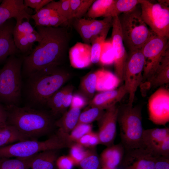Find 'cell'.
<instances>
[{"label": "cell", "mask_w": 169, "mask_h": 169, "mask_svg": "<svg viewBox=\"0 0 169 169\" xmlns=\"http://www.w3.org/2000/svg\"><path fill=\"white\" fill-rule=\"evenodd\" d=\"M36 26L40 40L23 61V71L28 77L39 71L59 67L65 59L70 39L64 27Z\"/></svg>", "instance_id": "cell-1"}, {"label": "cell", "mask_w": 169, "mask_h": 169, "mask_svg": "<svg viewBox=\"0 0 169 169\" xmlns=\"http://www.w3.org/2000/svg\"><path fill=\"white\" fill-rule=\"evenodd\" d=\"M6 125L15 127L30 140L38 138L52 132L55 120L51 112L28 107L6 105Z\"/></svg>", "instance_id": "cell-2"}, {"label": "cell", "mask_w": 169, "mask_h": 169, "mask_svg": "<svg viewBox=\"0 0 169 169\" xmlns=\"http://www.w3.org/2000/svg\"><path fill=\"white\" fill-rule=\"evenodd\" d=\"M70 73L59 67L39 71L28 77L27 94L34 104H46L50 98L71 77Z\"/></svg>", "instance_id": "cell-3"}, {"label": "cell", "mask_w": 169, "mask_h": 169, "mask_svg": "<svg viewBox=\"0 0 169 169\" xmlns=\"http://www.w3.org/2000/svg\"><path fill=\"white\" fill-rule=\"evenodd\" d=\"M74 143L70 140L69 134L58 130L44 141L28 140L0 147V158H27L47 150L70 148Z\"/></svg>", "instance_id": "cell-4"}, {"label": "cell", "mask_w": 169, "mask_h": 169, "mask_svg": "<svg viewBox=\"0 0 169 169\" xmlns=\"http://www.w3.org/2000/svg\"><path fill=\"white\" fill-rule=\"evenodd\" d=\"M121 143L125 151L144 147L141 110L128 104L119 107L117 117Z\"/></svg>", "instance_id": "cell-5"}, {"label": "cell", "mask_w": 169, "mask_h": 169, "mask_svg": "<svg viewBox=\"0 0 169 169\" xmlns=\"http://www.w3.org/2000/svg\"><path fill=\"white\" fill-rule=\"evenodd\" d=\"M22 60L10 56L0 70V102L17 104L21 99Z\"/></svg>", "instance_id": "cell-6"}, {"label": "cell", "mask_w": 169, "mask_h": 169, "mask_svg": "<svg viewBox=\"0 0 169 169\" xmlns=\"http://www.w3.org/2000/svg\"><path fill=\"white\" fill-rule=\"evenodd\" d=\"M118 18L124 43L130 51L141 49L154 34L142 20L141 11L136 7L131 12L120 15Z\"/></svg>", "instance_id": "cell-7"}, {"label": "cell", "mask_w": 169, "mask_h": 169, "mask_svg": "<svg viewBox=\"0 0 169 169\" xmlns=\"http://www.w3.org/2000/svg\"><path fill=\"white\" fill-rule=\"evenodd\" d=\"M141 0V17L156 35L169 37V0Z\"/></svg>", "instance_id": "cell-8"}, {"label": "cell", "mask_w": 169, "mask_h": 169, "mask_svg": "<svg viewBox=\"0 0 169 169\" xmlns=\"http://www.w3.org/2000/svg\"><path fill=\"white\" fill-rule=\"evenodd\" d=\"M169 37L159 36L154 34L143 46L141 50L144 57V64L142 83L146 80L148 81L153 75L162 58L169 49Z\"/></svg>", "instance_id": "cell-9"}, {"label": "cell", "mask_w": 169, "mask_h": 169, "mask_svg": "<svg viewBox=\"0 0 169 169\" xmlns=\"http://www.w3.org/2000/svg\"><path fill=\"white\" fill-rule=\"evenodd\" d=\"M144 64V57L141 49L129 51L123 75L124 85L129 94L128 105H133L136 92L142 83Z\"/></svg>", "instance_id": "cell-10"}, {"label": "cell", "mask_w": 169, "mask_h": 169, "mask_svg": "<svg viewBox=\"0 0 169 169\" xmlns=\"http://www.w3.org/2000/svg\"><path fill=\"white\" fill-rule=\"evenodd\" d=\"M149 120L157 125H165L169 121V90L161 87L149 97L148 103Z\"/></svg>", "instance_id": "cell-11"}, {"label": "cell", "mask_w": 169, "mask_h": 169, "mask_svg": "<svg viewBox=\"0 0 169 169\" xmlns=\"http://www.w3.org/2000/svg\"><path fill=\"white\" fill-rule=\"evenodd\" d=\"M111 43L115 54L114 74L121 82L123 81L124 69L128 54L125 49L118 16L113 18Z\"/></svg>", "instance_id": "cell-12"}, {"label": "cell", "mask_w": 169, "mask_h": 169, "mask_svg": "<svg viewBox=\"0 0 169 169\" xmlns=\"http://www.w3.org/2000/svg\"><path fill=\"white\" fill-rule=\"evenodd\" d=\"M157 156L145 147L125 151L120 165L122 169H155Z\"/></svg>", "instance_id": "cell-13"}, {"label": "cell", "mask_w": 169, "mask_h": 169, "mask_svg": "<svg viewBox=\"0 0 169 169\" xmlns=\"http://www.w3.org/2000/svg\"><path fill=\"white\" fill-rule=\"evenodd\" d=\"M119 107L116 105L105 110L98 120L97 132L100 144L109 146L113 145L116 133Z\"/></svg>", "instance_id": "cell-14"}, {"label": "cell", "mask_w": 169, "mask_h": 169, "mask_svg": "<svg viewBox=\"0 0 169 169\" xmlns=\"http://www.w3.org/2000/svg\"><path fill=\"white\" fill-rule=\"evenodd\" d=\"M74 90L72 85L62 87L49 100L46 105L54 116L62 115L70 106Z\"/></svg>", "instance_id": "cell-15"}, {"label": "cell", "mask_w": 169, "mask_h": 169, "mask_svg": "<svg viewBox=\"0 0 169 169\" xmlns=\"http://www.w3.org/2000/svg\"><path fill=\"white\" fill-rule=\"evenodd\" d=\"M15 25L9 19L0 26V62L17 52L13 38Z\"/></svg>", "instance_id": "cell-16"}, {"label": "cell", "mask_w": 169, "mask_h": 169, "mask_svg": "<svg viewBox=\"0 0 169 169\" xmlns=\"http://www.w3.org/2000/svg\"><path fill=\"white\" fill-rule=\"evenodd\" d=\"M127 93L124 85L116 89L101 92L90 101L89 105L105 110L120 101Z\"/></svg>", "instance_id": "cell-17"}, {"label": "cell", "mask_w": 169, "mask_h": 169, "mask_svg": "<svg viewBox=\"0 0 169 169\" xmlns=\"http://www.w3.org/2000/svg\"><path fill=\"white\" fill-rule=\"evenodd\" d=\"M91 46L90 44L77 42L69 50L71 65L74 68L82 69L89 66L92 63Z\"/></svg>", "instance_id": "cell-18"}, {"label": "cell", "mask_w": 169, "mask_h": 169, "mask_svg": "<svg viewBox=\"0 0 169 169\" xmlns=\"http://www.w3.org/2000/svg\"><path fill=\"white\" fill-rule=\"evenodd\" d=\"M23 0H4L0 5V26L8 20L28 15Z\"/></svg>", "instance_id": "cell-19"}, {"label": "cell", "mask_w": 169, "mask_h": 169, "mask_svg": "<svg viewBox=\"0 0 169 169\" xmlns=\"http://www.w3.org/2000/svg\"><path fill=\"white\" fill-rule=\"evenodd\" d=\"M125 152V149L121 142L107 147L100 156L102 168L116 169L121 165Z\"/></svg>", "instance_id": "cell-20"}, {"label": "cell", "mask_w": 169, "mask_h": 169, "mask_svg": "<svg viewBox=\"0 0 169 169\" xmlns=\"http://www.w3.org/2000/svg\"><path fill=\"white\" fill-rule=\"evenodd\" d=\"M92 81L95 91L101 92L114 90L121 83L114 74L104 69L95 71Z\"/></svg>", "instance_id": "cell-21"}, {"label": "cell", "mask_w": 169, "mask_h": 169, "mask_svg": "<svg viewBox=\"0 0 169 169\" xmlns=\"http://www.w3.org/2000/svg\"><path fill=\"white\" fill-rule=\"evenodd\" d=\"M168 136L169 129L167 127L144 130L142 136L143 144L145 147L156 154L158 148Z\"/></svg>", "instance_id": "cell-22"}, {"label": "cell", "mask_w": 169, "mask_h": 169, "mask_svg": "<svg viewBox=\"0 0 169 169\" xmlns=\"http://www.w3.org/2000/svg\"><path fill=\"white\" fill-rule=\"evenodd\" d=\"M58 149L44 151L36 154L31 162V169H54L58 157Z\"/></svg>", "instance_id": "cell-23"}, {"label": "cell", "mask_w": 169, "mask_h": 169, "mask_svg": "<svg viewBox=\"0 0 169 169\" xmlns=\"http://www.w3.org/2000/svg\"><path fill=\"white\" fill-rule=\"evenodd\" d=\"M81 109L70 108L59 119L55 120L56 127L61 132L69 134L77 125Z\"/></svg>", "instance_id": "cell-24"}, {"label": "cell", "mask_w": 169, "mask_h": 169, "mask_svg": "<svg viewBox=\"0 0 169 169\" xmlns=\"http://www.w3.org/2000/svg\"><path fill=\"white\" fill-rule=\"evenodd\" d=\"M148 82L151 86L154 87L169 83V49L166 52L154 74Z\"/></svg>", "instance_id": "cell-25"}, {"label": "cell", "mask_w": 169, "mask_h": 169, "mask_svg": "<svg viewBox=\"0 0 169 169\" xmlns=\"http://www.w3.org/2000/svg\"><path fill=\"white\" fill-rule=\"evenodd\" d=\"M30 140L14 126L7 125L0 131V148L15 142Z\"/></svg>", "instance_id": "cell-26"}, {"label": "cell", "mask_w": 169, "mask_h": 169, "mask_svg": "<svg viewBox=\"0 0 169 169\" xmlns=\"http://www.w3.org/2000/svg\"><path fill=\"white\" fill-rule=\"evenodd\" d=\"M141 0H115L104 18H113L121 13L129 12L135 9L140 4Z\"/></svg>", "instance_id": "cell-27"}, {"label": "cell", "mask_w": 169, "mask_h": 169, "mask_svg": "<svg viewBox=\"0 0 169 169\" xmlns=\"http://www.w3.org/2000/svg\"><path fill=\"white\" fill-rule=\"evenodd\" d=\"M115 0H96L93 3L86 15L88 18L103 17L108 12Z\"/></svg>", "instance_id": "cell-28"}, {"label": "cell", "mask_w": 169, "mask_h": 169, "mask_svg": "<svg viewBox=\"0 0 169 169\" xmlns=\"http://www.w3.org/2000/svg\"><path fill=\"white\" fill-rule=\"evenodd\" d=\"M35 155L25 158H0V169H29Z\"/></svg>", "instance_id": "cell-29"}, {"label": "cell", "mask_w": 169, "mask_h": 169, "mask_svg": "<svg viewBox=\"0 0 169 169\" xmlns=\"http://www.w3.org/2000/svg\"><path fill=\"white\" fill-rule=\"evenodd\" d=\"M73 27L78 33L84 43L90 44L93 39L89 18H73Z\"/></svg>", "instance_id": "cell-30"}, {"label": "cell", "mask_w": 169, "mask_h": 169, "mask_svg": "<svg viewBox=\"0 0 169 169\" xmlns=\"http://www.w3.org/2000/svg\"><path fill=\"white\" fill-rule=\"evenodd\" d=\"M30 15L23 17L16 20L13 31V39L18 38L37 32L31 25Z\"/></svg>", "instance_id": "cell-31"}, {"label": "cell", "mask_w": 169, "mask_h": 169, "mask_svg": "<svg viewBox=\"0 0 169 169\" xmlns=\"http://www.w3.org/2000/svg\"><path fill=\"white\" fill-rule=\"evenodd\" d=\"M72 19L80 18L86 14L95 0H70Z\"/></svg>", "instance_id": "cell-32"}, {"label": "cell", "mask_w": 169, "mask_h": 169, "mask_svg": "<svg viewBox=\"0 0 169 169\" xmlns=\"http://www.w3.org/2000/svg\"><path fill=\"white\" fill-rule=\"evenodd\" d=\"M88 18L93 39L112 26L113 18L111 17L104 18L102 20Z\"/></svg>", "instance_id": "cell-33"}, {"label": "cell", "mask_w": 169, "mask_h": 169, "mask_svg": "<svg viewBox=\"0 0 169 169\" xmlns=\"http://www.w3.org/2000/svg\"><path fill=\"white\" fill-rule=\"evenodd\" d=\"M109 30V29L106 30L100 35L94 38L92 40L91 45L92 63L95 64L99 63L102 46L105 41Z\"/></svg>", "instance_id": "cell-34"}, {"label": "cell", "mask_w": 169, "mask_h": 169, "mask_svg": "<svg viewBox=\"0 0 169 169\" xmlns=\"http://www.w3.org/2000/svg\"><path fill=\"white\" fill-rule=\"evenodd\" d=\"M40 39V35L37 31L36 32L13 39L17 49L22 52H25L29 49L35 42H38Z\"/></svg>", "instance_id": "cell-35"}, {"label": "cell", "mask_w": 169, "mask_h": 169, "mask_svg": "<svg viewBox=\"0 0 169 169\" xmlns=\"http://www.w3.org/2000/svg\"><path fill=\"white\" fill-rule=\"evenodd\" d=\"M46 6L56 11L61 17L67 21L72 19L70 0H60L57 2L53 0Z\"/></svg>", "instance_id": "cell-36"}, {"label": "cell", "mask_w": 169, "mask_h": 169, "mask_svg": "<svg viewBox=\"0 0 169 169\" xmlns=\"http://www.w3.org/2000/svg\"><path fill=\"white\" fill-rule=\"evenodd\" d=\"M105 111L104 110L96 107L90 108L81 112L77 124H90L98 121L101 117Z\"/></svg>", "instance_id": "cell-37"}, {"label": "cell", "mask_w": 169, "mask_h": 169, "mask_svg": "<svg viewBox=\"0 0 169 169\" xmlns=\"http://www.w3.org/2000/svg\"><path fill=\"white\" fill-rule=\"evenodd\" d=\"M36 26H41L47 27H57L68 22L66 19L59 16H50L33 19Z\"/></svg>", "instance_id": "cell-38"}, {"label": "cell", "mask_w": 169, "mask_h": 169, "mask_svg": "<svg viewBox=\"0 0 169 169\" xmlns=\"http://www.w3.org/2000/svg\"><path fill=\"white\" fill-rule=\"evenodd\" d=\"M100 158L94 150H88L87 153L79 165L82 169H98Z\"/></svg>", "instance_id": "cell-39"}, {"label": "cell", "mask_w": 169, "mask_h": 169, "mask_svg": "<svg viewBox=\"0 0 169 169\" xmlns=\"http://www.w3.org/2000/svg\"><path fill=\"white\" fill-rule=\"evenodd\" d=\"M115 54L111 41H107L103 44L100 53V62L104 65L114 63Z\"/></svg>", "instance_id": "cell-40"}, {"label": "cell", "mask_w": 169, "mask_h": 169, "mask_svg": "<svg viewBox=\"0 0 169 169\" xmlns=\"http://www.w3.org/2000/svg\"><path fill=\"white\" fill-rule=\"evenodd\" d=\"M92 127L90 124H77L69 134L70 140L76 142L85 135L92 131Z\"/></svg>", "instance_id": "cell-41"}, {"label": "cell", "mask_w": 169, "mask_h": 169, "mask_svg": "<svg viewBox=\"0 0 169 169\" xmlns=\"http://www.w3.org/2000/svg\"><path fill=\"white\" fill-rule=\"evenodd\" d=\"M69 148V156L73 161L75 165H79L86 155L88 150H86L84 147L75 142Z\"/></svg>", "instance_id": "cell-42"}, {"label": "cell", "mask_w": 169, "mask_h": 169, "mask_svg": "<svg viewBox=\"0 0 169 169\" xmlns=\"http://www.w3.org/2000/svg\"><path fill=\"white\" fill-rule=\"evenodd\" d=\"M74 162L69 156L58 157L56 163L58 169H73L74 165Z\"/></svg>", "instance_id": "cell-43"}, {"label": "cell", "mask_w": 169, "mask_h": 169, "mask_svg": "<svg viewBox=\"0 0 169 169\" xmlns=\"http://www.w3.org/2000/svg\"><path fill=\"white\" fill-rule=\"evenodd\" d=\"M89 100L82 94H73L70 108L81 109L85 106Z\"/></svg>", "instance_id": "cell-44"}, {"label": "cell", "mask_w": 169, "mask_h": 169, "mask_svg": "<svg viewBox=\"0 0 169 169\" xmlns=\"http://www.w3.org/2000/svg\"><path fill=\"white\" fill-rule=\"evenodd\" d=\"M54 16L61 17L56 11L45 5L38 12L36 13L35 14L31 15V18L34 19L40 18Z\"/></svg>", "instance_id": "cell-45"}, {"label": "cell", "mask_w": 169, "mask_h": 169, "mask_svg": "<svg viewBox=\"0 0 169 169\" xmlns=\"http://www.w3.org/2000/svg\"><path fill=\"white\" fill-rule=\"evenodd\" d=\"M52 1V0H24V3L25 7H29L33 8L37 13Z\"/></svg>", "instance_id": "cell-46"}, {"label": "cell", "mask_w": 169, "mask_h": 169, "mask_svg": "<svg viewBox=\"0 0 169 169\" xmlns=\"http://www.w3.org/2000/svg\"><path fill=\"white\" fill-rule=\"evenodd\" d=\"M156 154L158 156L169 158V136L161 144L157 149Z\"/></svg>", "instance_id": "cell-47"}, {"label": "cell", "mask_w": 169, "mask_h": 169, "mask_svg": "<svg viewBox=\"0 0 169 169\" xmlns=\"http://www.w3.org/2000/svg\"><path fill=\"white\" fill-rule=\"evenodd\" d=\"M155 169H169V158L157 156Z\"/></svg>", "instance_id": "cell-48"}, {"label": "cell", "mask_w": 169, "mask_h": 169, "mask_svg": "<svg viewBox=\"0 0 169 169\" xmlns=\"http://www.w3.org/2000/svg\"><path fill=\"white\" fill-rule=\"evenodd\" d=\"M7 119V112L5 108L0 102V127L6 126Z\"/></svg>", "instance_id": "cell-49"}, {"label": "cell", "mask_w": 169, "mask_h": 169, "mask_svg": "<svg viewBox=\"0 0 169 169\" xmlns=\"http://www.w3.org/2000/svg\"><path fill=\"white\" fill-rule=\"evenodd\" d=\"M93 131L83 136L75 143H76L84 147H88L90 139L92 135Z\"/></svg>", "instance_id": "cell-50"}, {"label": "cell", "mask_w": 169, "mask_h": 169, "mask_svg": "<svg viewBox=\"0 0 169 169\" xmlns=\"http://www.w3.org/2000/svg\"><path fill=\"white\" fill-rule=\"evenodd\" d=\"M100 144V141L97 133L93 132L90 139L88 147L94 148Z\"/></svg>", "instance_id": "cell-51"}, {"label": "cell", "mask_w": 169, "mask_h": 169, "mask_svg": "<svg viewBox=\"0 0 169 169\" xmlns=\"http://www.w3.org/2000/svg\"><path fill=\"white\" fill-rule=\"evenodd\" d=\"M3 128H0V131L1 130H2V129Z\"/></svg>", "instance_id": "cell-52"}, {"label": "cell", "mask_w": 169, "mask_h": 169, "mask_svg": "<svg viewBox=\"0 0 169 169\" xmlns=\"http://www.w3.org/2000/svg\"><path fill=\"white\" fill-rule=\"evenodd\" d=\"M101 169H105V168H101Z\"/></svg>", "instance_id": "cell-53"}]
</instances>
